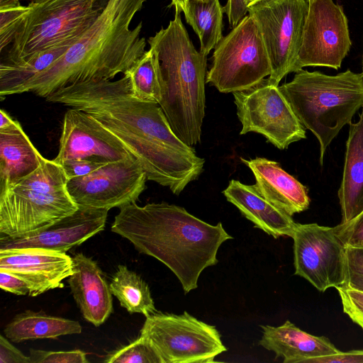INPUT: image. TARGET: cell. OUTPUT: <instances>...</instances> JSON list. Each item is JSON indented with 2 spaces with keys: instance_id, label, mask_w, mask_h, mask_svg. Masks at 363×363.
<instances>
[{
  "instance_id": "cell-11",
  "label": "cell",
  "mask_w": 363,
  "mask_h": 363,
  "mask_svg": "<svg viewBox=\"0 0 363 363\" xmlns=\"http://www.w3.org/2000/svg\"><path fill=\"white\" fill-rule=\"evenodd\" d=\"M240 135H262L279 150L306 138L305 128L293 111L279 86L264 78L257 84L233 93Z\"/></svg>"
},
{
  "instance_id": "cell-16",
  "label": "cell",
  "mask_w": 363,
  "mask_h": 363,
  "mask_svg": "<svg viewBox=\"0 0 363 363\" xmlns=\"http://www.w3.org/2000/svg\"><path fill=\"white\" fill-rule=\"evenodd\" d=\"M0 270L23 279L28 296L64 287L63 280L72 274V258L66 252L37 247L0 249Z\"/></svg>"
},
{
  "instance_id": "cell-33",
  "label": "cell",
  "mask_w": 363,
  "mask_h": 363,
  "mask_svg": "<svg viewBox=\"0 0 363 363\" xmlns=\"http://www.w3.org/2000/svg\"><path fill=\"white\" fill-rule=\"evenodd\" d=\"M337 290L344 313L363 330V292L346 286L338 287Z\"/></svg>"
},
{
  "instance_id": "cell-10",
  "label": "cell",
  "mask_w": 363,
  "mask_h": 363,
  "mask_svg": "<svg viewBox=\"0 0 363 363\" xmlns=\"http://www.w3.org/2000/svg\"><path fill=\"white\" fill-rule=\"evenodd\" d=\"M308 10L307 0H264L248 6V14L258 25L270 60L268 79L275 85L295 72Z\"/></svg>"
},
{
  "instance_id": "cell-27",
  "label": "cell",
  "mask_w": 363,
  "mask_h": 363,
  "mask_svg": "<svg viewBox=\"0 0 363 363\" xmlns=\"http://www.w3.org/2000/svg\"><path fill=\"white\" fill-rule=\"evenodd\" d=\"M109 285L112 294L129 313L147 317L157 312L148 284L126 266H118Z\"/></svg>"
},
{
  "instance_id": "cell-32",
  "label": "cell",
  "mask_w": 363,
  "mask_h": 363,
  "mask_svg": "<svg viewBox=\"0 0 363 363\" xmlns=\"http://www.w3.org/2000/svg\"><path fill=\"white\" fill-rule=\"evenodd\" d=\"M345 286L363 292V248L346 247Z\"/></svg>"
},
{
  "instance_id": "cell-37",
  "label": "cell",
  "mask_w": 363,
  "mask_h": 363,
  "mask_svg": "<svg viewBox=\"0 0 363 363\" xmlns=\"http://www.w3.org/2000/svg\"><path fill=\"white\" fill-rule=\"evenodd\" d=\"M306 363H363V350L340 351L337 354L309 359Z\"/></svg>"
},
{
  "instance_id": "cell-4",
  "label": "cell",
  "mask_w": 363,
  "mask_h": 363,
  "mask_svg": "<svg viewBox=\"0 0 363 363\" xmlns=\"http://www.w3.org/2000/svg\"><path fill=\"white\" fill-rule=\"evenodd\" d=\"M147 42L159 65V106L174 133L186 145H196L205 116L207 56L194 48L177 11L168 26Z\"/></svg>"
},
{
  "instance_id": "cell-8",
  "label": "cell",
  "mask_w": 363,
  "mask_h": 363,
  "mask_svg": "<svg viewBox=\"0 0 363 363\" xmlns=\"http://www.w3.org/2000/svg\"><path fill=\"white\" fill-rule=\"evenodd\" d=\"M212 58L206 82L221 93L247 89L272 73L261 32L249 14L223 37Z\"/></svg>"
},
{
  "instance_id": "cell-9",
  "label": "cell",
  "mask_w": 363,
  "mask_h": 363,
  "mask_svg": "<svg viewBox=\"0 0 363 363\" xmlns=\"http://www.w3.org/2000/svg\"><path fill=\"white\" fill-rule=\"evenodd\" d=\"M140 335L152 344L162 363L213 362L227 350L216 326L186 311L181 315L155 312L146 317Z\"/></svg>"
},
{
  "instance_id": "cell-23",
  "label": "cell",
  "mask_w": 363,
  "mask_h": 363,
  "mask_svg": "<svg viewBox=\"0 0 363 363\" xmlns=\"http://www.w3.org/2000/svg\"><path fill=\"white\" fill-rule=\"evenodd\" d=\"M43 159L23 130L0 133V191L33 172Z\"/></svg>"
},
{
  "instance_id": "cell-14",
  "label": "cell",
  "mask_w": 363,
  "mask_h": 363,
  "mask_svg": "<svg viewBox=\"0 0 363 363\" xmlns=\"http://www.w3.org/2000/svg\"><path fill=\"white\" fill-rule=\"evenodd\" d=\"M147 180L138 160L130 156L68 180L67 189L78 206L110 210L136 202Z\"/></svg>"
},
{
  "instance_id": "cell-1",
  "label": "cell",
  "mask_w": 363,
  "mask_h": 363,
  "mask_svg": "<svg viewBox=\"0 0 363 363\" xmlns=\"http://www.w3.org/2000/svg\"><path fill=\"white\" fill-rule=\"evenodd\" d=\"M46 101L82 110L116 135L147 180L179 195L202 173L205 160L173 131L158 104L133 96L129 77L86 81L60 89Z\"/></svg>"
},
{
  "instance_id": "cell-30",
  "label": "cell",
  "mask_w": 363,
  "mask_h": 363,
  "mask_svg": "<svg viewBox=\"0 0 363 363\" xmlns=\"http://www.w3.org/2000/svg\"><path fill=\"white\" fill-rule=\"evenodd\" d=\"M32 6H18L0 10V51L2 52L13 42L19 25L31 10Z\"/></svg>"
},
{
  "instance_id": "cell-28",
  "label": "cell",
  "mask_w": 363,
  "mask_h": 363,
  "mask_svg": "<svg viewBox=\"0 0 363 363\" xmlns=\"http://www.w3.org/2000/svg\"><path fill=\"white\" fill-rule=\"evenodd\" d=\"M124 74L129 77L133 97L159 104L162 99L160 74L157 58L152 48Z\"/></svg>"
},
{
  "instance_id": "cell-25",
  "label": "cell",
  "mask_w": 363,
  "mask_h": 363,
  "mask_svg": "<svg viewBox=\"0 0 363 363\" xmlns=\"http://www.w3.org/2000/svg\"><path fill=\"white\" fill-rule=\"evenodd\" d=\"M6 337L13 342L41 338L79 334L82 326L78 321L26 311L16 315L4 330Z\"/></svg>"
},
{
  "instance_id": "cell-36",
  "label": "cell",
  "mask_w": 363,
  "mask_h": 363,
  "mask_svg": "<svg viewBox=\"0 0 363 363\" xmlns=\"http://www.w3.org/2000/svg\"><path fill=\"white\" fill-rule=\"evenodd\" d=\"M0 363H30V360L29 356L25 355L1 335Z\"/></svg>"
},
{
  "instance_id": "cell-20",
  "label": "cell",
  "mask_w": 363,
  "mask_h": 363,
  "mask_svg": "<svg viewBox=\"0 0 363 363\" xmlns=\"http://www.w3.org/2000/svg\"><path fill=\"white\" fill-rule=\"evenodd\" d=\"M223 194L256 228L274 238L293 237L297 223L292 216L267 200L255 184L232 179Z\"/></svg>"
},
{
  "instance_id": "cell-39",
  "label": "cell",
  "mask_w": 363,
  "mask_h": 363,
  "mask_svg": "<svg viewBox=\"0 0 363 363\" xmlns=\"http://www.w3.org/2000/svg\"><path fill=\"white\" fill-rule=\"evenodd\" d=\"M223 9L233 28L246 16L248 0H228Z\"/></svg>"
},
{
  "instance_id": "cell-3",
  "label": "cell",
  "mask_w": 363,
  "mask_h": 363,
  "mask_svg": "<svg viewBox=\"0 0 363 363\" xmlns=\"http://www.w3.org/2000/svg\"><path fill=\"white\" fill-rule=\"evenodd\" d=\"M146 0H106L89 28L48 69L33 78L18 94L46 98L55 91L86 81L111 80L123 74L145 53L143 23H130Z\"/></svg>"
},
{
  "instance_id": "cell-5",
  "label": "cell",
  "mask_w": 363,
  "mask_h": 363,
  "mask_svg": "<svg viewBox=\"0 0 363 363\" xmlns=\"http://www.w3.org/2000/svg\"><path fill=\"white\" fill-rule=\"evenodd\" d=\"M279 87L302 125L317 138L322 166L328 145L363 106V72L327 75L302 69Z\"/></svg>"
},
{
  "instance_id": "cell-17",
  "label": "cell",
  "mask_w": 363,
  "mask_h": 363,
  "mask_svg": "<svg viewBox=\"0 0 363 363\" xmlns=\"http://www.w3.org/2000/svg\"><path fill=\"white\" fill-rule=\"evenodd\" d=\"M107 209L79 206L78 209L55 223L21 237L0 238V249L37 247L66 252L103 230Z\"/></svg>"
},
{
  "instance_id": "cell-46",
  "label": "cell",
  "mask_w": 363,
  "mask_h": 363,
  "mask_svg": "<svg viewBox=\"0 0 363 363\" xmlns=\"http://www.w3.org/2000/svg\"><path fill=\"white\" fill-rule=\"evenodd\" d=\"M307 1H309V0H307Z\"/></svg>"
},
{
  "instance_id": "cell-2",
  "label": "cell",
  "mask_w": 363,
  "mask_h": 363,
  "mask_svg": "<svg viewBox=\"0 0 363 363\" xmlns=\"http://www.w3.org/2000/svg\"><path fill=\"white\" fill-rule=\"evenodd\" d=\"M111 231L129 240L140 253L164 264L185 294L198 287L200 274L218 262L217 252L233 239L219 222L211 225L185 208L166 202L120 208Z\"/></svg>"
},
{
  "instance_id": "cell-35",
  "label": "cell",
  "mask_w": 363,
  "mask_h": 363,
  "mask_svg": "<svg viewBox=\"0 0 363 363\" xmlns=\"http://www.w3.org/2000/svg\"><path fill=\"white\" fill-rule=\"evenodd\" d=\"M106 163L78 159L67 160L60 164L68 180L87 175Z\"/></svg>"
},
{
  "instance_id": "cell-21",
  "label": "cell",
  "mask_w": 363,
  "mask_h": 363,
  "mask_svg": "<svg viewBox=\"0 0 363 363\" xmlns=\"http://www.w3.org/2000/svg\"><path fill=\"white\" fill-rule=\"evenodd\" d=\"M259 344L283 357L284 363H306L308 360L337 354L339 350L324 336L309 334L289 320L278 327L260 325Z\"/></svg>"
},
{
  "instance_id": "cell-24",
  "label": "cell",
  "mask_w": 363,
  "mask_h": 363,
  "mask_svg": "<svg viewBox=\"0 0 363 363\" xmlns=\"http://www.w3.org/2000/svg\"><path fill=\"white\" fill-rule=\"evenodd\" d=\"M77 38L36 52L11 62H0V96L18 94L20 89L58 60Z\"/></svg>"
},
{
  "instance_id": "cell-40",
  "label": "cell",
  "mask_w": 363,
  "mask_h": 363,
  "mask_svg": "<svg viewBox=\"0 0 363 363\" xmlns=\"http://www.w3.org/2000/svg\"><path fill=\"white\" fill-rule=\"evenodd\" d=\"M0 133H13L23 130L21 124L16 120H13L9 113L3 110H0Z\"/></svg>"
},
{
  "instance_id": "cell-7",
  "label": "cell",
  "mask_w": 363,
  "mask_h": 363,
  "mask_svg": "<svg viewBox=\"0 0 363 363\" xmlns=\"http://www.w3.org/2000/svg\"><path fill=\"white\" fill-rule=\"evenodd\" d=\"M106 0H45L33 2L1 62L24 59L82 35L95 21Z\"/></svg>"
},
{
  "instance_id": "cell-26",
  "label": "cell",
  "mask_w": 363,
  "mask_h": 363,
  "mask_svg": "<svg viewBox=\"0 0 363 363\" xmlns=\"http://www.w3.org/2000/svg\"><path fill=\"white\" fill-rule=\"evenodd\" d=\"M223 9L219 0H189L186 21L197 34L200 52L207 56L223 38Z\"/></svg>"
},
{
  "instance_id": "cell-44",
  "label": "cell",
  "mask_w": 363,
  "mask_h": 363,
  "mask_svg": "<svg viewBox=\"0 0 363 363\" xmlns=\"http://www.w3.org/2000/svg\"><path fill=\"white\" fill-rule=\"evenodd\" d=\"M30 1H33V2H40V1H45V0H30Z\"/></svg>"
},
{
  "instance_id": "cell-43",
  "label": "cell",
  "mask_w": 363,
  "mask_h": 363,
  "mask_svg": "<svg viewBox=\"0 0 363 363\" xmlns=\"http://www.w3.org/2000/svg\"><path fill=\"white\" fill-rule=\"evenodd\" d=\"M264 1V0H248V6H250L259 1Z\"/></svg>"
},
{
  "instance_id": "cell-31",
  "label": "cell",
  "mask_w": 363,
  "mask_h": 363,
  "mask_svg": "<svg viewBox=\"0 0 363 363\" xmlns=\"http://www.w3.org/2000/svg\"><path fill=\"white\" fill-rule=\"evenodd\" d=\"M30 363H88L86 354L80 350L45 351L30 349Z\"/></svg>"
},
{
  "instance_id": "cell-38",
  "label": "cell",
  "mask_w": 363,
  "mask_h": 363,
  "mask_svg": "<svg viewBox=\"0 0 363 363\" xmlns=\"http://www.w3.org/2000/svg\"><path fill=\"white\" fill-rule=\"evenodd\" d=\"M0 288L18 296L29 294L28 286L23 279L3 270H0Z\"/></svg>"
},
{
  "instance_id": "cell-19",
  "label": "cell",
  "mask_w": 363,
  "mask_h": 363,
  "mask_svg": "<svg viewBox=\"0 0 363 363\" xmlns=\"http://www.w3.org/2000/svg\"><path fill=\"white\" fill-rule=\"evenodd\" d=\"M240 160L253 173L255 185L267 200L291 216L308 209L310 199L306 187L279 163L263 157Z\"/></svg>"
},
{
  "instance_id": "cell-13",
  "label": "cell",
  "mask_w": 363,
  "mask_h": 363,
  "mask_svg": "<svg viewBox=\"0 0 363 363\" xmlns=\"http://www.w3.org/2000/svg\"><path fill=\"white\" fill-rule=\"evenodd\" d=\"M295 72L304 67L340 68L352 41L342 7L333 0H309Z\"/></svg>"
},
{
  "instance_id": "cell-22",
  "label": "cell",
  "mask_w": 363,
  "mask_h": 363,
  "mask_svg": "<svg viewBox=\"0 0 363 363\" xmlns=\"http://www.w3.org/2000/svg\"><path fill=\"white\" fill-rule=\"evenodd\" d=\"M349 125L342 179L337 192L341 224L363 211V106L358 121Z\"/></svg>"
},
{
  "instance_id": "cell-45",
  "label": "cell",
  "mask_w": 363,
  "mask_h": 363,
  "mask_svg": "<svg viewBox=\"0 0 363 363\" xmlns=\"http://www.w3.org/2000/svg\"><path fill=\"white\" fill-rule=\"evenodd\" d=\"M362 72H363V60H362Z\"/></svg>"
},
{
  "instance_id": "cell-29",
  "label": "cell",
  "mask_w": 363,
  "mask_h": 363,
  "mask_svg": "<svg viewBox=\"0 0 363 363\" xmlns=\"http://www.w3.org/2000/svg\"><path fill=\"white\" fill-rule=\"evenodd\" d=\"M104 362L107 363H162L152 344L141 335L133 342L111 354Z\"/></svg>"
},
{
  "instance_id": "cell-12",
  "label": "cell",
  "mask_w": 363,
  "mask_h": 363,
  "mask_svg": "<svg viewBox=\"0 0 363 363\" xmlns=\"http://www.w3.org/2000/svg\"><path fill=\"white\" fill-rule=\"evenodd\" d=\"M292 238L296 275L323 292L345 285L346 246L334 227L297 223Z\"/></svg>"
},
{
  "instance_id": "cell-18",
  "label": "cell",
  "mask_w": 363,
  "mask_h": 363,
  "mask_svg": "<svg viewBox=\"0 0 363 363\" xmlns=\"http://www.w3.org/2000/svg\"><path fill=\"white\" fill-rule=\"evenodd\" d=\"M73 271L68 278L72 294L83 317L95 326L103 324L113 312V298L97 263L83 253L72 257Z\"/></svg>"
},
{
  "instance_id": "cell-41",
  "label": "cell",
  "mask_w": 363,
  "mask_h": 363,
  "mask_svg": "<svg viewBox=\"0 0 363 363\" xmlns=\"http://www.w3.org/2000/svg\"><path fill=\"white\" fill-rule=\"evenodd\" d=\"M189 0H172V5L174 6L175 11L186 13L187 3Z\"/></svg>"
},
{
  "instance_id": "cell-6",
  "label": "cell",
  "mask_w": 363,
  "mask_h": 363,
  "mask_svg": "<svg viewBox=\"0 0 363 363\" xmlns=\"http://www.w3.org/2000/svg\"><path fill=\"white\" fill-rule=\"evenodd\" d=\"M62 166L43 157L40 167L0 191V233L16 238L33 233L75 212Z\"/></svg>"
},
{
  "instance_id": "cell-34",
  "label": "cell",
  "mask_w": 363,
  "mask_h": 363,
  "mask_svg": "<svg viewBox=\"0 0 363 363\" xmlns=\"http://www.w3.org/2000/svg\"><path fill=\"white\" fill-rule=\"evenodd\" d=\"M334 228L346 247L363 248V211L351 221Z\"/></svg>"
},
{
  "instance_id": "cell-15",
  "label": "cell",
  "mask_w": 363,
  "mask_h": 363,
  "mask_svg": "<svg viewBox=\"0 0 363 363\" xmlns=\"http://www.w3.org/2000/svg\"><path fill=\"white\" fill-rule=\"evenodd\" d=\"M53 160L85 159L108 163L133 156L121 141L87 113L75 108L65 113L59 143Z\"/></svg>"
},
{
  "instance_id": "cell-42",
  "label": "cell",
  "mask_w": 363,
  "mask_h": 363,
  "mask_svg": "<svg viewBox=\"0 0 363 363\" xmlns=\"http://www.w3.org/2000/svg\"><path fill=\"white\" fill-rule=\"evenodd\" d=\"M20 0H0V10H4L20 6Z\"/></svg>"
}]
</instances>
